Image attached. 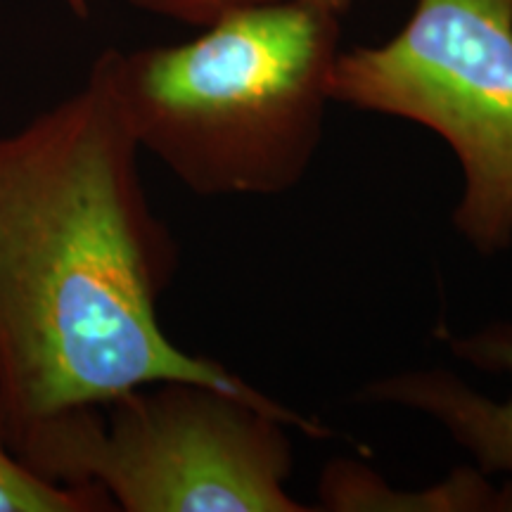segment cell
Listing matches in <instances>:
<instances>
[{
	"label": "cell",
	"mask_w": 512,
	"mask_h": 512,
	"mask_svg": "<svg viewBox=\"0 0 512 512\" xmlns=\"http://www.w3.org/2000/svg\"><path fill=\"white\" fill-rule=\"evenodd\" d=\"M138 152L98 62L79 91L0 136V444L159 380L261 394L166 337L159 299L178 247Z\"/></svg>",
	"instance_id": "6da1fadb"
},
{
	"label": "cell",
	"mask_w": 512,
	"mask_h": 512,
	"mask_svg": "<svg viewBox=\"0 0 512 512\" xmlns=\"http://www.w3.org/2000/svg\"><path fill=\"white\" fill-rule=\"evenodd\" d=\"M339 15L304 0L233 8L174 46L98 60L140 150L202 197L283 195L309 174L332 102Z\"/></svg>",
	"instance_id": "7a4b0ae2"
},
{
	"label": "cell",
	"mask_w": 512,
	"mask_h": 512,
	"mask_svg": "<svg viewBox=\"0 0 512 512\" xmlns=\"http://www.w3.org/2000/svg\"><path fill=\"white\" fill-rule=\"evenodd\" d=\"M328 430L268 394L159 380L5 441L38 477L98 489L126 512H309L287 491V432Z\"/></svg>",
	"instance_id": "3957f363"
},
{
	"label": "cell",
	"mask_w": 512,
	"mask_h": 512,
	"mask_svg": "<svg viewBox=\"0 0 512 512\" xmlns=\"http://www.w3.org/2000/svg\"><path fill=\"white\" fill-rule=\"evenodd\" d=\"M330 98L437 133L463 174L460 238L512 245V0H415L389 41L339 50Z\"/></svg>",
	"instance_id": "277c9868"
},
{
	"label": "cell",
	"mask_w": 512,
	"mask_h": 512,
	"mask_svg": "<svg viewBox=\"0 0 512 512\" xmlns=\"http://www.w3.org/2000/svg\"><path fill=\"white\" fill-rule=\"evenodd\" d=\"M453 351L472 366L512 377V325L453 339ZM363 399L430 415L463 446L475 467L512 475V396L496 401L451 370H403L363 387Z\"/></svg>",
	"instance_id": "5b68a950"
},
{
	"label": "cell",
	"mask_w": 512,
	"mask_h": 512,
	"mask_svg": "<svg viewBox=\"0 0 512 512\" xmlns=\"http://www.w3.org/2000/svg\"><path fill=\"white\" fill-rule=\"evenodd\" d=\"M479 467H460L446 482L422 491H399L354 460H332L320 477L323 510H512V484H489Z\"/></svg>",
	"instance_id": "8992f818"
},
{
	"label": "cell",
	"mask_w": 512,
	"mask_h": 512,
	"mask_svg": "<svg viewBox=\"0 0 512 512\" xmlns=\"http://www.w3.org/2000/svg\"><path fill=\"white\" fill-rule=\"evenodd\" d=\"M110 498L98 489L60 486L38 477L0 444V512H107Z\"/></svg>",
	"instance_id": "52a82bcc"
},
{
	"label": "cell",
	"mask_w": 512,
	"mask_h": 512,
	"mask_svg": "<svg viewBox=\"0 0 512 512\" xmlns=\"http://www.w3.org/2000/svg\"><path fill=\"white\" fill-rule=\"evenodd\" d=\"M133 8L159 15L176 22L190 24V27H207L223 12L242 8L249 3H261V0H128Z\"/></svg>",
	"instance_id": "ba28073f"
},
{
	"label": "cell",
	"mask_w": 512,
	"mask_h": 512,
	"mask_svg": "<svg viewBox=\"0 0 512 512\" xmlns=\"http://www.w3.org/2000/svg\"><path fill=\"white\" fill-rule=\"evenodd\" d=\"M304 3H311L316 5V8L328 10L332 15H344V12L354 5V0H304Z\"/></svg>",
	"instance_id": "9c48e42d"
},
{
	"label": "cell",
	"mask_w": 512,
	"mask_h": 512,
	"mask_svg": "<svg viewBox=\"0 0 512 512\" xmlns=\"http://www.w3.org/2000/svg\"><path fill=\"white\" fill-rule=\"evenodd\" d=\"M60 3L67 5V8L81 19H86L88 15H91V0H60Z\"/></svg>",
	"instance_id": "30bf717a"
}]
</instances>
